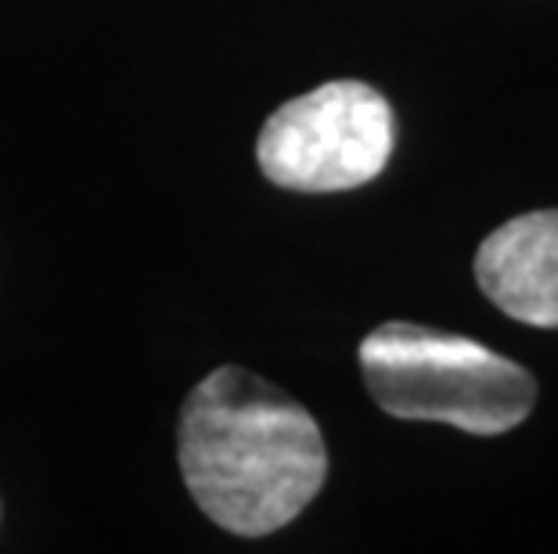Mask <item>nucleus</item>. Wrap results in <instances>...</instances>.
<instances>
[{
    "label": "nucleus",
    "mask_w": 558,
    "mask_h": 554,
    "mask_svg": "<svg viewBox=\"0 0 558 554\" xmlns=\"http://www.w3.org/2000/svg\"><path fill=\"white\" fill-rule=\"evenodd\" d=\"M177 451L187 493L234 537L278 533L328 476L325 435L311 410L234 364L187 393Z\"/></svg>",
    "instance_id": "1"
},
{
    "label": "nucleus",
    "mask_w": 558,
    "mask_h": 554,
    "mask_svg": "<svg viewBox=\"0 0 558 554\" xmlns=\"http://www.w3.org/2000/svg\"><path fill=\"white\" fill-rule=\"evenodd\" d=\"M476 281L512 321L558 332V209L522 213L486 234Z\"/></svg>",
    "instance_id": "4"
},
{
    "label": "nucleus",
    "mask_w": 558,
    "mask_h": 554,
    "mask_svg": "<svg viewBox=\"0 0 558 554\" xmlns=\"http://www.w3.org/2000/svg\"><path fill=\"white\" fill-rule=\"evenodd\" d=\"M393 145L397 120L383 94L361 79H331L270 115L259 130L256 159L270 184L331 195L372 184Z\"/></svg>",
    "instance_id": "3"
},
{
    "label": "nucleus",
    "mask_w": 558,
    "mask_h": 554,
    "mask_svg": "<svg viewBox=\"0 0 558 554\" xmlns=\"http://www.w3.org/2000/svg\"><path fill=\"white\" fill-rule=\"evenodd\" d=\"M361 374L386 415L501 435L537 407V379L476 338L389 321L361 342Z\"/></svg>",
    "instance_id": "2"
}]
</instances>
